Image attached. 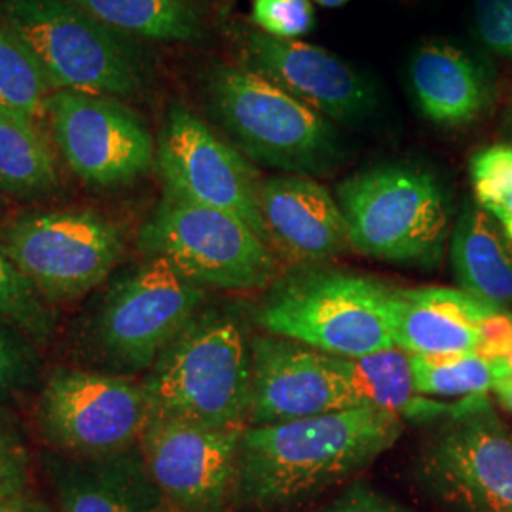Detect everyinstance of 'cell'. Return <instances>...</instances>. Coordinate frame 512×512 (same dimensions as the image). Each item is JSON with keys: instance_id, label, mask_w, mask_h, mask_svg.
<instances>
[{"instance_id": "d590c367", "label": "cell", "mask_w": 512, "mask_h": 512, "mask_svg": "<svg viewBox=\"0 0 512 512\" xmlns=\"http://www.w3.org/2000/svg\"><path fill=\"white\" fill-rule=\"evenodd\" d=\"M492 217L501 224L503 232H505V234H507V238L512 241V196L507 200V202L503 203L497 211H495Z\"/></svg>"}, {"instance_id": "5b68a950", "label": "cell", "mask_w": 512, "mask_h": 512, "mask_svg": "<svg viewBox=\"0 0 512 512\" xmlns=\"http://www.w3.org/2000/svg\"><path fill=\"white\" fill-rule=\"evenodd\" d=\"M205 99L220 128L255 162L310 177L340 158L325 116L262 74L219 65L205 78Z\"/></svg>"}, {"instance_id": "1f68e13d", "label": "cell", "mask_w": 512, "mask_h": 512, "mask_svg": "<svg viewBox=\"0 0 512 512\" xmlns=\"http://www.w3.org/2000/svg\"><path fill=\"white\" fill-rule=\"evenodd\" d=\"M475 23L490 50L512 59V0H476Z\"/></svg>"}, {"instance_id": "f1b7e54d", "label": "cell", "mask_w": 512, "mask_h": 512, "mask_svg": "<svg viewBox=\"0 0 512 512\" xmlns=\"http://www.w3.org/2000/svg\"><path fill=\"white\" fill-rule=\"evenodd\" d=\"M38 355L33 340L0 321V401L12 399L37 380Z\"/></svg>"}, {"instance_id": "d4e9b609", "label": "cell", "mask_w": 512, "mask_h": 512, "mask_svg": "<svg viewBox=\"0 0 512 512\" xmlns=\"http://www.w3.org/2000/svg\"><path fill=\"white\" fill-rule=\"evenodd\" d=\"M414 384L423 397H486L497 382L492 361L469 355H410Z\"/></svg>"}, {"instance_id": "836d02e7", "label": "cell", "mask_w": 512, "mask_h": 512, "mask_svg": "<svg viewBox=\"0 0 512 512\" xmlns=\"http://www.w3.org/2000/svg\"><path fill=\"white\" fill-rule=\"evenodd\" d=\"M317 512H416L403 507L401 503L374 492L365 484H355L348 492L338 495L327 507Z\"/></svg>"}, {"instance_id": "60d3db41", "label": "cell", "mask_w": 512, "mask_h": 512, "mask_svg": "<svg viewBox=\"0 0 512 512\" xmlns=\"http://www.w3.org/2000/svg\"><path fill=\"white\" fill-rule=\"evenodd\" d=\"M403 2H420V0H403Z\"/></svg>"}, {"instance_id": "603a6c76", "label": "cell", "mask_w": 512, "mask_h": 512, "mask_svg": "<svg viewBox=\"0 0 512 512\" xmlns=\"http://www.w3.org/2000/svg\"><path fill=\"white\" fill-rule=\"evenodd\" d=\"M59 183L55 158L37 124L0 109V194L37 198Z\"/></svg>"}, {"instance_id": "3957f363", "label": "cell", "mask_w": 512, "mask_h": 512, "mask_svg": "<svg viewBox=\"0 0 512 512\" xmlns=\"http://www.w3.org/2000/svg\"><path fill=\"white\" fill-rule=\"evenodd\" d=\"M0 14L57 92L131 97L145 90L147 61L135 40L71 0H0Z\"/></svg>"}, {"instance_id": "277c9868", "label": "cell", "mask_w": 512, "mask_h": 512, "mask_svg": "<svg viewBox=\"0 0 512 512\" xmlns=\"http://www.w3.org/2000/svg\"><path fill=\"white\" fill-rule=\"evenodd\" d=\"M389 287L365 275L306 266L272 285L256 311L268 334L334 357L395 348L387 319Z\"/></svg>"}, {"instance_id": "8992f818", "label": "cell", "mask_w": 512, "mask_h": 512, "mask_svg": "<svg viewBox=\"0 0 512 512\" xmlns=\"http://www.w3.org/2000/svg\"><path fill=\"white\" fill-rule=\"evenodd\" d=\"M351 249L404 264L435 266L450 234V202L425 169L382 165L348 177L336 188Z\"/></svg>"}, {"instance_id": "cb8c5ba5", "label": "cell", "mask_w": 512, "mask_h": 512, "mask_svg": "<svg viewBox=\"0 0 512 512\" xmlns=\"http://www.w3.org/2000/svg\"><path fill=\"white\" fill-rule=\"evenodd\" d=\"M90 16L129 37L196 40L202 23L188 0H71Z\"/></svg>"}, {"instance_id": "7c38bea8", "label": "cell", "mask_w": 512, "mask_h": 512, "mask_svg": "<svg viewBox=\"0 0 512 512\" xmlns=\"http://www.w3.org/2000/svg\"><path fill=\"white\" fill-rule=\"evenodd\" d=\"M46 114L61 156L90 186L133 183L154 162L148 129L116 97L59 90L50 95Z\"/></svg>"}, {"instance_id": "9c48e42d", "label": "cell", "mask_w": 512, "mask_h": 512, "mask_svg": "<svg viewBox=\"0 0 512 512\" xmlns=\"http://www.w3.org/2000/svg\"><path fill=\"white\" fill-rule=\"evenodd\" d=\"M416 475L456 512H512V435L486 397L461 399L421 446Z\"/></svg>"}, {"instance_id": "4fadbf2b", "label": "cell", "mask_w": 512, "mask_h": 512, "mask_svg": "<svg viewBox=\"0 0 512 512\" xmlns=\"http://www.w3.org/2000/svg\"><path fill=\"white\" fill-rule=\"evenodd\" d=\"M243 429L148 421L139 448L165 503L179 512L232 511Z\"/></svg>"}, {"instance_id": "4dcf8cb0", "label": "cell", "mask_w": 512, "mask_h": 512, "mask_svg": "<svg viewBox=\"0 0 512 512\" xmlns=\"http://www.w3.org/2000/svg\"><path fill=\"white\" fill-rule=\"evenodd\" d=\"M29 452L10 421L0 418V499L25 494Z\"/></svg>"}, {"instance_id": "8d00e7d4", "label": "cell", "mask_w": 512, "mask_h": 512, "mask_svg": "<svg viewBox=\"0 0 512 512\" xmlns=\"http://www.w3.org/2000/svg\"><path fill=\"white\" fill-rule=\"evenodd\" d=\"M494 391L497 393V397H499V401L503 403V406L512 412V374L505 376V378H499L495 382Z\"/></svg>"}, {"instance_id": "e0dca14e", "label": "cell", "mask_w": 512, "mask_h": 512, "mask_svg": "<svg viewBox=\"0 0 512 512\" xmlns=\"http://www.w3.org/2000/svg\"><path fill=\"white\" fill-rule=\"evenodd\" d=\"M260 215L270 247L306 266H319L351 247L340 205L308 175L289 173L262 181Z\"/></svg>"}, {"instance_id": "4316f807", "label": "cell", "mask_w": 512, "mask_h": 512, "mask_svg": "<svg viewBox=\"0 0 512 512\" xmlns=\"http://www.w3.org/2000/svg\"><path fill=\"white\" fill-rule=\"evenodd\" d=\"M0 321L44 344L54 332V317L31 281L19 272L0 243Z\"/></svg>"}, {"instance_id": "8fae6325", "label": "cell", "mask_w": 512, "mask_h": 512, "mask_svg": "<svg viewBox=\"0 0 512 512\" xmlns=\"http://www.w3.org/2000/svg\"><path fill=\"white\" fill-rule=\"evenodd\" d=\"M148 420L143 384L112 372L57 368L37 404L42 437L76 458L110 456L139 446Z\"/></svg>"}, {"instance_id": "7a4b0ae2", "label": "cell", "mask_w": 512, "mask_h": 512, "mask_svg": "<svg viewBox=\"0 0 512 512\" xmlns=\"http://www.w3.org/2000/svg\"><path fill=\"white\" fill-rule=\"evenodd\" d=\"M251 378V340L238 319L220 311L198 313L143 382L150 420L245 427Z\"/></svg>"}, {"instance_id": "74e56055", "label": "cell", "mask_w": 512, "mask_h": 512, "mask_svg": "<svg viewBox=\"0 0 512 512\" xmlns=\"http://www.w3.org/2000/svg\"><path fill=\"white\" fill-rule=\"evenodd\" d=\"M319 6H323V8H340V6H344V4H349L351 0H315Z\"/></svg>"}, {"instance_id": "f546056e", "label": "cell", "mask_w": 512, "mask_h": 512, "mask_svg": "<svg viewBox=\"0 0 512 512\" xmlns=\"http://www.w3.org/2000/svg\"><path fill=\"white\" fill-rule=\"evenodd\" d=\"M251 19L270 37L296 40L313 29L315 10L311 0H251Z\"/></svg>"}, {"instance_id": "f35d334b", "label": "cell", "mask_w": 512, "mask_h": 512, "mask_svg": "<svg viewBox=\"0 0 512 512\" xmlns=\"http://www.w3.org/2000/svg\"><path fill=\"white\" fill-rule=\"evenodd\" d=\"M156 512H179V511H175V509H173V507H169V505H164V507H162V509H160V511H156Z\"/></svg>"}, {"instance_id": "6da1fadb", "label": "cell", "mask_w": 512, "mask_h": 512, "mask_svg": "<svg viewBox=\"0 0 512 512\" xmlns=\"http://www.w3.org/2000/svg\"><path fill=\"white\" fill-rule=\"evenodd\" d=\"M403 418L378 406L245 427L239 439L236 505L256 512L294 507L385 454Z\"/></svg>"}, {"instance_id": "ba28073f", "label": "cell", "mask_w": 512, "mask_h": 512, "mask_svg": "<svg viewBox=\"0 0 512 512\" xmlns=\"http://www.w3.org/2000/svg\"><path fill=\"white\" fill-rule=\"evenodd\" d=\"M205 291L164 258L118 277L92 319L90 340L112 374L150 370L165 348L200 313Z\"/></svg>"}, {"instance_id": "44dd1931", "label": "cell", "mask_w": 512, "mask_h": 512, "mask_svg": "<svg viewBox=\"0 0 512 512\" xmlns=\"http://www.w3.org/2000/svg\"><path fill=\"white\" fill-rule=\"evenodd\" d=\"M450 245L461 291L495 311L512 306V241L490 213L463 211Z\"/></svg>"}, {"instance_id": "2e32d148", "label": "cell", "mask_w": 512, "mask_h": 512, "mask_svg": "<svg viewBox=\"0 0 512 512\" xmlns=\"http://www.w3.org/2000/svg\"><path fill=\"white\" fill-rule=\"evenodd\" d=\"M239 44L245 69L270 78L323 116L351 122L376 107V92L365 76L325 48L262 31H243Z\"/></svg>"}, {"instance_id": "83f0119b", "label": "cell", "mask_w": 512, "mask_h": 512, "mask_svg": "<svg viewBox=\"0 0 512 512\" xmlns=\"http://www.w3.org/2000/svg\"><path fill=\"white\" fill-rule=\"evenodd\" d=\"M471 179L476 202L494 215L512 196V145L478 150L471 160Z\"/></svg>"}, {"instance_id": "ac0fdd59", "label": "cell", "mask_w": 512, "mask_h": 512, "mask_svg": "<svg viewBox=\"0 0 512 512\" xmlns=\"http://www.w3.org/2000/svg\"><path fill=\"white\" fill-rule=\"evenodd\" d=\"M495 310L450 287L389 289L387 319L395 348L408 355H469Z\"/></svg>"}, {"instance_id": "ab89813d", "label": "cell", "mask_w": 512, "mask_h": 512, "mask_svg": "<svg viewBox=\"0 0 512 512\" xmlns=\"http://www.w3.org/2000/svg\"><path fill=\"white\" fill-rule=\"evenodd\" d=\"M507 363H509V368H511V374H512V355H511V357H509V361H507Z\"/></svg>"}, {"instance_id": "5bb4252c", "label": "cell", "mask_w": 512, "mask_h": 512, "mask_svg": "<svg viewBox=\"0 0 512 512\" xmlns=\"http://www.w3.org/2000/svg\"><path fill=\"white\" fill-rule=\"evenodd\" d=\"M156 158L165 188L236 215L268 243L255 169L196 114L183 107L169 110Z\"/></svg>"}, {"instance_id": "52a82bcc", "label": "cell", "mask_w": 512, "mask_h": 512, "mask_svg": "<svg viewBox=\"0 0 512 512\" xmlns=\"http://www.w3.org/2000/svg\"><path fill=\"white\" fill-rule=\"evenodd\" d=\"M139 249L202 287L262 291L277 281L272 247L243 220L165 188L139 232Z\"/></svg>"}, {"instance_id": "30bf717a", "label": "cell", "mask_w": 512, "mask_h": 512, "mask_svg": "<svg viewBox=\"0 0 512 512\" xmlns=\"http://www.w3.org/2000/svg\"><path fill=\"white\" fill-rule=\"evenodd\" d=\"M0 243L19 272L50 302L90 293L126 253L120 226L92 209L23 215L2 230Z\"/></svg>"}, {"instance_id": "e575fe53", "label": "cell", "mask_w": 512, "mask_h": 512, "mask_svg": "<svg viewBox=\"0 0 512 512\" xmlns=\"http://www.w3.org/2000/svg\"><path fill=\"white\" fill-rule=\"evenodd\" d=\"M0 512H50L46 505L29 495H16L8 499H0Z\"/></svg>"}, {"instance_id": "9a60e30c", "label": "cell", "mask_w": 512, "mask_h": 512, "mask_svg": "<svg viewBox=\"0 0 512 512\" xmlns=\"http://www.w3.org/2000/svg\"><path fill=\"white\" fill-rule=\"evenodd\" d=\"M253 378L247 420L272 425L346 410L357 403L330 355L274 334L251 340Z\"/></svg>"}, {"instance_id": "d6986e66", "label": "cell", "mask_w": 512, "mask_h": 512, "mask_svg": "<svg viewBox=\"0 0 512 512\" xmlns=\"http://www.w3.org/2000/svg\"><path fill=\"white\" fill-rule=\"evenodd\" d=\"M50 476L61 512H156L167 505L139 446L110 456L54 459Z\"/></svg>"}, {"instance_id": "d6a6232c", "label": "cell", "mask_w": 512, "mask_h": 512, "mask_svg": "<svg viewBox=\"0 0 512 512\" xmlns=\"http://www.w3.org/2000/svg\"><path fill=\"white\" fill-rule=\"evenodd\" d=\"M475 353L488 361H509L512 355V313L495 311L482 321Z\"/></svg>"}, {"instance_id": "484cf974", "label": "cell", "mask_w": 512, "mask_h": 512, "mask_svg": "<svg viewBox=\"0 0 512 512\" xmlns=\"http://www.w3.org/2000/svg\"><path fill=\"white\" fill-rule=\"evenodd\" d=\"M50 80L37 59L4 23L0 25V109L29 120L46 114Z\"/></svg>"}, {"instance_id": "ffe728a7", "label": "cell", "mask_w": 512, "mask_h": 512, "mask_svg": "<svg viewBox=\"0 0 512 512\" xmlns=\"http://www.w3.org/2000/svg\"><path fill=\"white\" fill-rule=\"evenodd\" d=\"M410 80L423 116L444 128L475 122L488 103L486 82L473 59L446 42H427L416 50Z\"/></svg>"}, {"instance_id": "7402d4cb", "label": "cell", "mask_w": 512, "mask_h": 512, "mask_svg": "<svg viewBox=\"0 0 512 512\" xmlns=\"http://www.w3.org/2000/svg\"><path fill=\"white\" fill-rule=\"evenodd\" d=\"M330 363L359 404L378 406L414 420H437L458 408V404L439 403L418 393L410 355L403 349H385L365 357L330 355Z\"/></svg>"}]
</instances>
